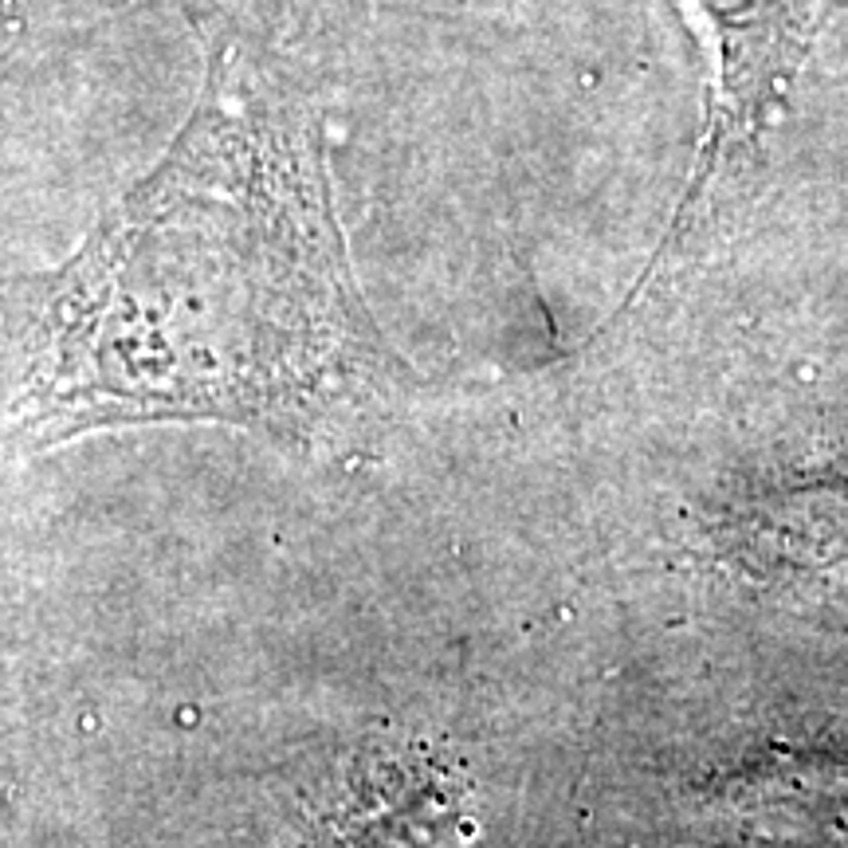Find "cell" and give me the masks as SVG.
I'll return each mask as SVG.
<instances>
[{"instance_id":"obj_3","label":"cell","mask_w":848,"mask_h":848,"mask_svg":"<svg viewBox=\"0 0 848 848\" xmlns=\"http://www.w3.org/2000/svg\"><path fill=\"white\" fill-rule=\"evenodd\" d=\"M354 794L350 832L362 848H460L452 789L429 766H374Z\"/></svg>"},{"instance_id":"obj_2","label":"cell","mask_w":848,"mask_h":848,"mask_svg":"<svg viewBox=\"0 0 848 848\" xmlns=\"http://www.w3.org/2000/svg\"><path fill=\"white\" fill-rule=\"evenodd\" d=\"M719 55L711 130L675 216L684 228L715 181L746 157L789 99L825 16L840 0H692Z\"/></svg>"},{"instance_id":"obj_1","label":"cell","mask_w":848,"mask_h":848,"mask_svg":"<svg viewBox=\"0 0 848 848\" xmlns=\"http://www.w3.org/2000/svg\"><path fill=\"white\" fill-rule=\"evenodd\" d=\"M310 134L244 47L63 267L0 283V456L94 429H302L350 283Z\"/></svg>"}]
</instances>
